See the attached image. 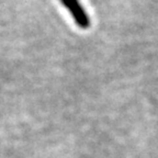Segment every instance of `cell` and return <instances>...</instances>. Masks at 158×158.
I'll return each mask as SVG.
<instances>
[{"label": "cell", "instance_id": "cell-1", "mask_svg": "<svg viewBox=\"0 0 158 158\" xmlns=\"http://www.w3.org/2000/svg\"><path fill=\"white\" fill-rule=\"evenodd\" d=\"M60 2L72 13L75 22L79 27L88 29L90 27V19L79 0H60Z\"/></svg>", "mask_w": 158, "mask_h": 158}]
</instances>
